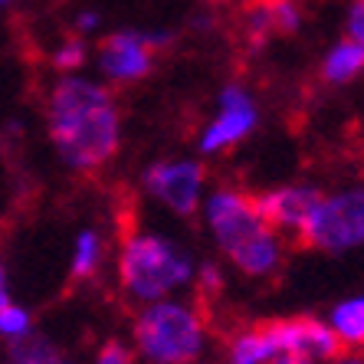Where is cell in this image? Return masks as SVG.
Listing matches in <instances>:
<instances>
[{
  "instance_id": "obj_13",
  "label": "cell",
  "mask_w": 364,
  "mask_h": 364,
  "mask_svg": "<svg viewBox=\"0 0 364 364\" xmlns=\"http://www.w3.org/2000/svg\"><path fill=\"white\" fill-rule=\"evenodd\" d=\"M272 358H279V348L269 338L266 325H250L230 335L227 351H223V364H269Z\"/></svg>"
},
{
  "instance_id": "obj_26",
  "label": "cell",
  "mask_w": 364,
  "mask_h": 364,
  "mask_svg": "<svg viewBox=\"0 0 364 364\" xmlns=\"http://www.w3.org/2000/svg\"><path fill=\"white\" fill-rule=\"evenodd\" d=\"M210 26H213V17H207V14L194 17V30H210Z\"/></svg>"
},
{
  "instance_id": "obj_19",
  "label": "cell",
  "mask_w": 364,
  "mask_h": 364,
  "mask_svg": "<svg viewBox=\"0 0 364 364\" xmlns=\"http://www.w3.org/2000/svg\"><path fill=\"white\" fill-rule=\"evenodd\" d=\"M223 286H227V279H223L220 263H197V272H194V289L200 292L203 299L220 296Z\"/></svg>"
},
{
  "instance_id": "obj_14",
  "label": "cell",
  "mask_w": 364,
  "mask_h": 364,
  "mask_svg": "<svg viewBox=\"0 0 364 364\" xmlns=\"http://www.w3.org/2000/svg\"><path fill=\"white\" fill-rule=\"evenodd\" d=\"M322 82L325 85H351L358 76H364V46L355 40L341 36L331 43L328 53L322 56Z\"/></svg>"
},
{
  "instance_id": "obj_16",
  "label": "cell",
  "mask_w": 364,
  "mask_h": 364,
  "mask_svg": "<svg viewBox=\"0 0 364 364\" xmlns=\"http://www.w3.org/2000/svg\"><path fill=\"white\" fill-rule=\"evenodd\" d=\"M325 322L341 341V348H364V296L335 302Z\"/></svg>"
},
{
  "instance_id": "obj_2",
  "label": "cell",
  "mask_w": 364,
  "mask_h": 364,
  "mask_svg": "<svg viewBox=\"0 0 364 364\" xmlns=\"http://www.w3.org/2000/svg\"><path fill=\"white\" fill-rule=\"evenodd\" d=\"M203 227L217 253L246 279H269L286 259L282 233L263 220L256 197L240 187H213L200 203Z\"/></svg>"
},
{
  "instance_id": "obj_21",
  "label": "cell",
  "mask_w": 364,
  "mask_h": 364,
  "mask_svg": "<svg viewBox=\"0 0 364 364\" xmlns=\"http://www.w3.org/2000/svg\"><path fill=\"white\" fill-rule=\"evenodd\" d=\"M99 30H102V14L95 7H82L73 14V33L76 36H85V40H89V36L99 33Z\"/></svg>"
},
{
  "instance_id": "obj_17",
  "label": "cell",
  "mask_w": 364,
  "mask_h": 364,
  "mask_svg": "<svg viewBox=\"0 0 364 364\" xmlns=\"http://www.w3.org/2000/svg\"><path fill=\"white\" fill-rule=\"evenodd\" d=\"M89 60H92V46H89L85 36H76V33L63 36V40L53 46V53H50V63H53V69H56L60 76L82 73V66Z\"/></svg>"
},
{
  "instance_id": "obj_7",
  "label": "cell",
  "mask_w": 364,
  "mask_h": 364,
  "mask_svg": "<svg viewBox=\"0 0 364 364\" xmlns=\"http://www.w3.org/2000/svg\"><path fill=\"white\" fill-rule=\"evenodd\" d=\"M259 122H263V112H259V99L250 92V85L243 82L220 85L217 112L203 122L200 135H197V151L203 158H217V154L233 151L246 138H253Z\"/></svg>"
},
{
  "instance_id": "obj_18",
  "label": "cell",
  "mask_w": 364,
  "mask_h": 364,
  "mask_svg": "<svg viewBox=\"0 0 364 364\" xmlns=\"http://www.w3.org/2000/svg\"><path fill=\"white\" fill-rule=\"evenodd\" d=\"M30 331H36L33 312H30V309H23V305H17V302H7L0 309V338L7 341V345L10 341L26 338Z\"/></svg>"
},
{
  "instance_id": "obj_28",
  "label": "cell",
  "mask_w": 364,
  "mask_h": 364,
  "mask_svg": "<svg viewBox=\"0 0 364 364\" xmlns=\"http://www.w3.org/2000/svg\"><path fill=\"white\" fill-rule=\"evenodd\" d=\"M4 364H14V361H4Z\"/></svg>"
},
{
  "instance_id": "obj_20",
  "label": "cell",
  "mask_w": 364,
  "mask_h": 364,
  "mask_svg": "<svg viewBox=\"0 0 364 364\" xmlns=\"http://www.w3.org/2000/svg\"><path fill=\"white\" fill-rule=\"evenodd\" d=\"M89 364H135V351L122 338H105L95 348V355Z\"/></svg>"
},
{
  "instance_id": "obj_22",
  "label": "cell",
  "mask_w": 364,
  "mask_h": 364,
  "mask_svg": "<svg viewBox=\"0 0 364 364\" xmlns=\"http://www.w3.org/2000/svg\"><path fill=\"white\" fill-rule=\"evenodd\" d=\"M345 36L364 46V0H351L345 14Z\"/></svg>"
},
{
  "instance_id": "obj_12",
  "label": "cell",
  "mask_w": 364,
  "mask_h": 364,
  "mask_svg": "<svg viewBox=\"0 0 364 364\" xmlns=\"http://www.w3.org/2000/svg\"><path fill=\"white\" fill-rule=\"evenodd\" d=\"M109 259V240L99 227H82L73 237V253H69V276L76 282H92Z\"/></svg>"
},
{
  "instance_id": "obj_11",
  "label": "cell",
  "mask_w": 364,
  "mask_h": 364,
  "mask_svg": "<svg viewBox=\"0 0 364 364\" xmlns=\"http://www.w3.org/2000/svg\"><path fill=\"white\" fill-rule=\"evenodd\" d=\"M253 197H256L259 213H263V220L269 223L276 233L299 240V233H302L305 220L312 217L322 191L315 184H279V187H269V191L253 194Z\"/></svg>"
},
{
  "instance_id": "obj_3",
  "label": "cell",
  "mask_w": 364,
  "mask_h": 364,
  "mask_svg": "<svg viewBox=\"0 0 364 364\" xmlns=\"http://www.w3.org/2000/svg\"><path fill=\"white\" fill-rule=\"evenodd\" d=\"M194 253L158 230H128L115 253V279H119L122 296L138 309L194 286Z\"/></svg>"
},
{
  "instance_id": "obj_4",
  "label": "cell",
  "mask_w": 364,
  "mask_h": 364,
  "mask_svg": "<svg viewBox=\"0 0 364 364\" xmlns=\"http://www.w3.org/2000/svg\"><path fill=\"white\" fill-rule=\"evenodd\" d=\"M210 345V325L194 299H158L135 312L132 351L144 364H200Z\"/></svg>"
},
{
  "instance_id": "obj_1",
  "label": "cell",
  "mask_w": 364,
  "mask_h": 364,
  "mask_svg": "<svg viewBox=\"0 0 364 364\" xmlns=\"http://www.w3.org/2000/svg\"><path fill=\"white\" fill-rule=\"evenodd\" d=\"M46 135L73 174H99L122 151V105L112 85L85 73L56 76L43 99Z\"/></svg>"
},
{
  "instance_id": "obj_6",
  "label": "cell",
  "mask_w": 364,
  "mask_h": 364,
  "mask_svg": "<svg viewBox=\"0 0 364 364\" xmlns=\"http://www.w3.org/2000/svg\"><path fill=\"white\" fill-rule=\"evenodd\" d=\"M174 43L171 30H112L92 50L99 79L105 85H138L154 73L158 53Z\"/></svg>"
},
{
  "instance_id": "obj_23",
  "label": "cell",
  "mask_w": 364,
  "mask_h": 364,
  "mask_svg": "<svg viewBox=\"0 0 364 364\" xmlns=\"http://www.w3.org/2000/svg\"><path fill=\"white\" fill-rule=\"evenodd\" d=\"M325 364H364V348H341L338 355Z\"/></svg>"
},
{
  "instance_id": "obj_8",
  "label": "cell",
  "mask_w": 364,
  "mask_h": 364,
  "mask_svg": "<svg viewBox=\"0 0 364 364\" xmlns=\"http://www.w3.org/2000/svg\"><path fill=\"white\" fill-rule=\"evenodd\" d=\"M141 191L174 217H194L207 197V168L197 158H168L141 171Z\"/></svg>"
},
{
  "instance_id": "obj_27",
  "label": "cell",
  "mask_w": 364,
  "mask_h": 364,
  "mask_svg": "<svg viewBox=\"0 0 364 364\" xmlns=\"http://www.w3.org/2000/svg\"><path fill=\"white\" fill-rule=\"evenodd\" d=\"M10 4H14V0H0V14H4V10H7Z\"/></svg>"
},
{
  "instance_id": "obj_10",
  "label": "cell",
  "mask_w": 364,
  "mask_h": 364,
  "mask_svg": "<svg viewBox=\"0 0 364 364\" xmlns=\"http://www.w3.org/2000/svg\"><path fill=\"white\" fill-rule=\"evenodd\" d=\"M305 23L299 0H246L240 10V33L250 50H263L272 36H296Z\"/></svg>"
},
{
  "instance_id": "obj_5",
  "label": "cell",
  "mask_w": 364,
  "mask_h": 364,
  "mask_svg": "<svg viewBox=\"0 0 364 364\" xmlns=\"http://www.w3.org/2000/svg\"><path fill=\"white\" fill-rule=\"evenodd\" d=\"M299 243L318 253H351L364 246V184H348L318 197Z\"/></svg>"
},
{
  "instance_id": "obj_15",
  "label": "cell",
  "mask_w": 364,
  "mask_h": 364,
  "mask_svg": "<svg viewBox=\"0 0 364 364\" xmlns=\"http://www.w3.org/2000/svg\"><path fill=\"white\" fill-rule=\"evenodd\" d=\"M7 361H14V364H79L66 348H60L53 338L40 335V331H30L26 338L10 341Z\"/></svg>"
},
{
  "instance_id": "obj_25",
  "label": "cell",
  "mask_w": 364,
  "mask_h": 364,
  "mask_svg": "<svg viewBox=\"0 0 364 364\" xmlns=\"http://www.w3.org/2000/svg\"><path fill=\"white\" fill-rule=\"evenodd\" d=\"M269 364H318V361H312V358H302V355H279V358H272Z\"/></svg>"
},
{
  "instance_id": "obj_9",
  "label": "cell",
  "mask_w": 364,
  "mask_h": 364,
  "mask_svg": "<svg viewBox=\"0 0 364 364\" xmlns=\"http://www.w3.org/2000/svg\"><path fill=\"white\" fill-rule=\"evenodd\" d=\"M269 338L276 341L279 355H302L312 361L325 364L341 351V341L335 338V331L328 322L315 318V315H292V318H272L263 322Z\"/></svg>"
},
{
  "instance_id": "obj_24",
  "label": "cell",
  "mask_w": 364,
  "mask_h": 364,
  "mask_svg": "<svg viewBox=\"0 0 364 364\" xmlns=\"http://www.w3.org/2000/svg\"><path fill=\"white\" fill-rule=\"evenodd\" d=\"M7 302H14V296H10V272H7V263L0 259V309Z\"/></svg>"
}]
</instances>
